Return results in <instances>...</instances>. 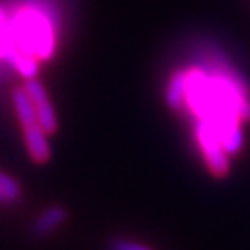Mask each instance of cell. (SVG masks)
<instances>
[{"label":"cell","instance_id":"8","mask_svg":"<svg viewBox=\"0 0 250 250\" xmlns=\"http://www.w3.org/2000/svg\"><path fill=\"white\" fill-rule=\"evenodd\" d=\"M0 189H2L5 195H9V198L12 200V203L18 202L21 196L20 183H18L14 177L9 176V174H5V172H0Z\"/></svg>","mask_w":250,"mask_h":250},{"label":"cell","instance_id":"7","mask_svg":"<svg viewBox=\"0 0 250 250\" xmlns=\"http://www.w3.org/2000/svg\"><path fill=\"white\" fill-rule=\"evenodd\" d=\"M184 99H186V71L177 70L176 73H172L168 80L167 90H165V103L170 109L177 111L184 106Z\"/></svg>","mask_w":250,"mask_h":250},{"label":"cell","instance_id":"11","mask_svg":"<svg viewBox=\"0 0 250 250\" xmlns=\"http://www.w3.org/2000/svg\"><path fill=\"white\" fill-rule=\"evenodd\" d=\"M0 203H12V200L9 198V195H5L2 189H0Z\"/></svg>","mask_w":250,"mask_h":250},{"label":"cell","instance_id":"10","mask_svg":"<svg viewBox=\"0 0 250 250\" xmlns=\"http://www.w3.org/2000/svg\"><path fill=\"white\" fill-rule=\"evenodd\" d=\"M7 43H9V30H7V26H5L4 12L0 11V58L4 56Z\"/></svg>","mask_w":250,"mask_h":250},{"label":"cell","instance_id":"2","mask_svg":"<svg viewBox=\"0 0 250 250\" xmlns=\"http://www.w3.org/2000/svg\"><path fill=\"white\" fill-rule=\"evenodd\" d=\"M195 134L210 172L215 177H224L229 172V160H228V153L224 151L223 143L217 137V134L207 122L198 120V118L195 122Z\"/></svg>","mask_w":250,"mask_h":250},{"label":"cell","instance_id":"4","mask_svg":"<svg viewBox=\"0 0 250 250\" xmlns=\"http://www.w3.org/2000/svg\"><path fill=\"white\" fill-rule=\"evenodd\" d=\"M49 134L40 127L39 124L31 125L28 129H23V137H24V145L28 148L31 160L37 162V164H45L51 158V145H49V139H47Z\"/></svg>","mask_w":250,"mask_h":250},{"label":"cell","instance_id":"1","mask_svg":"<svg viewBox=\"0 0 250 250\" xmlns=\"http://www.w3.org/2000/svg\"><path fill=\"white\" fill-rule=\"evenodd\" d=\"M11 42L20 51L47 61L56 51V37L51 21L42 11L35 7H23L12 20Z\"/></svg>","mask_w":250,"mask_h":250},{"label":"cell","instance_id":"5","mask_svg":"<svg viewBox=\"0 0 250 250\" xmlns=\"http://www.w3.org/2000/svg\"><path fill=\"white\" fill-rule=\"evenodd\" d=\"M12 103H14L16 115H18V120H20L23 129H28L31 125L39 124L35 103L30 98V94L26 92L24 87H18V89L12 90Z\"/></svg>","mask_w":250,"mask_h":250},{"label":"cell","instance_id":"9","mask_svg":"<svg viewBox=\"0 0 250 250\" xmlns=\"http://www.w3.org/2000/svg\"><path fill=\"white\" fill-rule=\"evenodd\" d=\"M109 250H153V249H149V247L145 245V243L117 238L109 243Z\"/></svg>","mask_w":250,"mask_h":250},{"label":"cell","instance_id":"6","mask_svg":"<svg viewBox=\"0 0 250 250\" xmlns=\"http://www.w3.org/2000/svg\"><path fill=\"white\" fill-rule=\"evenodd\" d=\"M68 214L64 210V207H59V205H54V207H49L45 212L40 214V217L35 221V226H33V233L37 236H47L51 234L54 229H58L64 221H66Z\"/></svg>","mask_w":250,"mask_h":250},{"label":"cell","instance_id":"3","mask_svg":"<svg viewBox=\"0 0 250 250\" xmlns=\"http://www.w3.org/2000/svg\"><path fill=\"white\" fill-rule=\"evenodd\" d=\"M24 89H26L30 98L35 103L39 125L47 134H54L58 130V117H56L54 106L51 104V99H49L45 87L37 78H28L26 83H24Z\"/></svg>","mask_w":250,"mask_h":250}]
</instances>
